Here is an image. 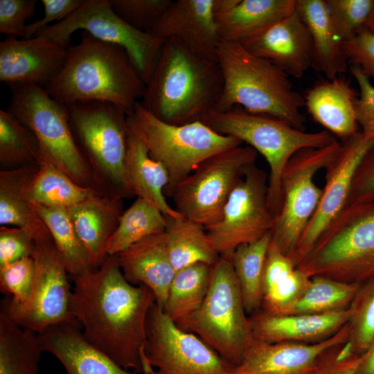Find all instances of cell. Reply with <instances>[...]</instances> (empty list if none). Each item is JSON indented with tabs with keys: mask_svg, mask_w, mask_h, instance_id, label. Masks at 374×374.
Returning a JSON list of instances; mask_svg holds the SVG:
<instances>
[{
	"mask_svg": "<svg viewBox=\"0 0 374 374\" xmlns=\"http://www.w3.org/2000/svg\"><path fill=\"white\" fill-rule=\"evenodd\" d=\"M43 352L38 334L0 310V374H39Z\"/></svg>",
	"mask_w": 374,
	"mask_h": 374,
	"instance_id": "32",
	"label": "cell"
},
{
	"mask_svg": "<svg viewBox=\"0 0 374 374\" xmlns=\"http://www.w3.org/2000/svg\"><path fill=\"white\" fill-rule=\"evenodd\" d=\"M68 46L42 36L0 43V81L10 88L37 84L44 87L61 70Z\"/></svg>",
	"mask_w": 374,
	"mask_h": 374,
	"instance_id": "19",
	"label": "cell"
},
{
	"mask_svg": "<svg viewBox=\"0 0 374 374\" xmlns=\"http://www.w3.org/2000/svg\"><path fill=\"white\" fill-rule=\"evenodd\" d=\"M78 30L123 48L145 84L151 78L166 40L129 25L113 10L110 0H84L81 6L65 19L49 25L35 36L47 37L69 46L72 34Z\"/></svg>",
	"mask_w": 374,
	"mask_h": 374,
	"instance_id": "13",
	"label": "cell"
},
{
	"mask_svg": "<svg viewBox=\"0 0 374 374\" xmlns=\"http://www.w3.org/2000/svg\"><path fill=\"white\" fill-rule=\"evenodd\" d=\"M363 30L374 35V0H373L372 7Z\"/></svg>",
	"mask_w": 374,
	"mask_h": 374,
	"instance_id": "53",
	"label": "cell"
},
{
	"mask_svg": "<svg viewBox=\"0 0 374 374\" xmlns=\"http://www.w3.org/2000/svg\"><path fill=\"white\" fill-rule=\"evenodd\" d=\"M42 161L34 133L8 110H0V164L10 170Z\"/></svg>",
	"mask_w": 374,
	"mask_h": 374,
	"instance_id": "39",
	"label": "cell"
},
{
	"mask_svg": "<svg viewBox=\"0 0 374 374\" xmlns=\"http://www.w3.org/2000/svg\"><path fill=\"white\" fill-rule=\"evenodd\" d=\"M35 242V271L29 299L21 306L12 307L4 297L0 310L22 328L39 334L51 326L76 321L69 310L72 287L69 274L53 238Z\"/></svg>",
	"mask_w": 374,
	"mask_h": 374,
	"instance_id": "16",
	"label": "cell"
},
{
	"mask_svg": "<svg viewBox=\"0 0 374 374\" xmlns=\"http://www.w3.org/2000/svg\"><path fill=\"white\" fill-rule=\"evenodd\" d=\"M350 71L359 89L355 103L358 125L362 132L374 133V85L357 66L350 65Z\"/></svg>",
	"mask_w": 374,
	"mask_h": 374,
	"instance_id": "47",
	"label": "cell"
},
{
	"mask_svg": "<svg viewBox=\"0 0 374 374\" xmlns=\"http://www.w3.org/2000/svg\"><path fill=\"white\" fill-rule=\"evenodd\" d=\"M125 172L128 186L134 196L155 206L166 217H184L166 199L164 190L169 184L166 168L150 157L145 144L130 131Z\"/></svg>",
	"mask_w": 374,
	"mask_h": 374,
	"instance_id": "29",
	"label": "cell"
},
{
	"mask_svg": "<svg viewBox=\"0 0 374 374\" xmlns=\"http://www.w3.org/2000/svg\"><path fill=\"white\" fill-rule=\"evenodd\" d=\"M166 218V244L175 271L197 262L213 265L217 261L220 255L202 225L185 217Z\"/></svg>",
	"mask_w": 374,
	"mask_h": 374,
	"instance_id": "31",
	"label": "cell"
},
{
	"mask_svg": "<svg viewBox=\"0 0 374 374\" xmlns=\"http://www.w3.org/2000/svg\"><path fill=\"white\" fill-rule=\"evenodd\" d=\"M217 61L223 88L215 111L235 106L257 114L283 120L304 130L305 116L301 109L303 97L293 87L289 76L269 61L257 56L239 42L220 40Z\"/></svg>",
	"mask_w": 374,
	"mask_h": 374,
	"instance_id": "4",
	"label": "cell"
},
{
	"mask_svg": "<svg viewBox=\"0 0 374 374\" xmlns=\"http://www.w3.org/2000/svg\"><path fill=\"white\" fill-rule=\"evenodd\" d=\"M271 240L269 232L256 241L240 245L231 255L245 311L250 315L261 308L262 274Z\"/></svg>",
	"mask_w": 374,
	"mask_h": 374,
	"instance_id": "34",
	"label": "cell"
},
{
	"mask_svg": "<svg viewBox=\"0 0 374 374\" xmlns=\"http://www.w3.org/2000/svg\"><path fill=\"white\" fill-rule=\"evenodd\" d=\"M38 163L0 171V224L25 230L35 241L52 238L29 196Z\"/></svg>",
	"mask_w": 374,
	"mask_h": 374,
	"instance_id": "27",
	"label": "cell"
},
{
	"mask_svg": "<svg viewBox=\"0 0 374 374\" xmlns=\"http://www.w3.org/2000/svg\"><path fill=\"white\" fill-rule=\"evenodd\" d=\"M146 84L126 51L82 31L80 42L69 45L64 65L44 88L64 105L102 101L127 114L142 100Z\"/></svg>",
	"mask_w": 374,
	"mask_h": 374,
	"instance_id": "2",
	"label": "cell"
},
{
	"mask_svg": "<svg viewBox=\"0 0 374 374\" xmlns=\"http://www.w3.org/2000/svg\"><path fill=\"white\" fill-rule=\"evenodd\" d=\"M10 89L7 110L34 133L42 161L55 166L78 185L93 188L91 170L74 139L66 105L37 84Z\"/></svg>",
	"mask_w": 374,
	"mask_h": 374,
	"instance_id": "10",
	"label": "cell"
},
{
	"mask_svg": "<svg viewBox=\"0 0 374 374\" xmlns=\"http://www.w3.org/2000/svg\"><path fill=\"white\" fill-rule=\"evenodd\" d=\"M296 0H238L215 19L220 40L242 42L292 14Z\"/></svg>",
	"mask_w": 374,
	"mask_h": 374,
	"instance_id": "30",
	"label": "cell"
},
{
	"mask_svg": "<svg viewBox=\"0 0 374 374\" xmlns=\"http://www.w3.org/2000/svg\"><path fill=\"white\" fill-rule=\"evenodd\" d=\"M35 247L34 239L25 230L0 226V267L32 256Z\"/></svg>",
	"mask_w": 374,
	"mask_h": 374,
	"instance_id": "46",
	"label": "cell"
},
{
	"mask_svg": "<svg viewBox=\"0 0 374 374\" xmlns=\"http://www.w3.org/2000/svg\"><path fill=\"white\" fill-rule=\"evenodd\" d=\"M28 193L33 203L65 208L98 193L92 188L78 185L60 169L43 161L39 163Z\"/></svg>",
	"mask_w": 374,
	"mask_h": 374,
	"instance_id": "36",
	"label": "cell"
},
{
	"mask_svg": "<svg viewBox=\"0 0 374 374\" xmlns=\"http://www.w3.org/2000/svg\"><path fill=\"white\" fill-rule=\"evenodd\" d=\"M66 105L74 139L91 170L93 188L104 196H134L125 172L130 133L127 112L102 101Z\"/></svg>",
	"mask_w": 374,
	"mask_h": 374,
	"instance_id": "5",
	"label": "cell"
},
{
	"mask_svg": "<svg viewBox=\"0 0 374 374\" xmlns=\"http://www.w3.org/2000/svg\"><path fill=\"white\" fill-rule=\"evenodd\" d=\"M141 358L147 374H232L234 367L197 335L177 326L156 303L148 312Z\"/></svg>",
	"mask_w": 374,
	"mask_h": 374,
	"instance_id": "14",
	"label": "cell"
},
{
	"mask_svg": "<svg viewBox=\"0 0 374 374\" xmlns=\"http://www.w3.org/2000/svg\"><path fill=\"white\" fill-rule=\"evenodd\" d=\"M231 257L212 267L209 289L200 308L181 327L197 335L225 361L238 365L253 339Z\"/></svg>",
	"mask_w": 374,
	"mask_h": 374,
	"instance_id": "9",
	"label": "cell"
},
{
	"mask_svg": "<svg viewBox=\"0 0 374 374\" xmlns=\"http://www.w3.org/2000/svg\"><path fill=\"white\" fill-rule=\"evenodd\" d=\"M222 88L217 62L170 37L165 40L141 103L159 119L184 125L200 121L214 109Z\"/></svg>",
	"mask_w": 374,
	"mask_h": 374,
	"instance_id": "3",
	"label": "cell"
},
{
	"mask_svg": "<svg viewBox=\"0 0 374 374\" xmlns=\"http://www.w3.org/2000/svg\"><path fill=\"white\" fill-rule=\"evenodd\" d=\"M172 0H110L113 10L133 28L150 33Z\"/></svg>",
	"mask_w": 374,
	"mask_h": 374,
	"instance_id": "44",
	"label": "cell"
},
{
	"mask_svg": "<svg viewBox=\"0 0 374 374\" xmlns=\"http://www.w3.org/2000/svg\"><path fill=\"white\" fill-rule=\"evenodd\" d=\"M339 347L330 354L312 374H356L362 359L361 355L339 360L337 359Z\"/></svg>",
	"mask_w": 374,
	"mask_h": 374,
	"instance_id": "51",
	"label": "cell"
},
{
	"mask_svg": "<svg viewBox=\"0 0 374 374\" xmlns=\"http://www.w3.org/2000/svg\"><path fill=\"white\" fill-rule=\"evenodd\" d=\"M38 335L44 352L56 357L67 374H147L115 363L84 338L77 321L51 326Z\"/></svg>",
	"mask_w": 374,
	"mask_h": 374,
	"instance_id": "23",
	"label": "cell"
},
{
	"mask_svg": "<svg viewBox=\"0 0 374 374\" xmlns=\"http://www.w3.org/2000/svg\"><path fill=\"white\" fill-rule=\"evenodd\" d=\"M165 215L147 201L137 197L121 215L118 226L108 241L107 256L116 255L151 235L165 232Z\"/></svg>",
	"mask_w": 374,
	"mask_h": 374,
	"instance_id": "37",
	"label": "cell"
},
{
	"mask_svg": "<svg viewBox=\"0 0 374 374\" xmlns=\"http://www.w3.org/2000/svg\"><path fill=\"white\" fill-rule=\"evenodd\" d=\"M372 202H374V145L356 172L346 206Z\"/></svg>",
	"mask_w": 374,
	"mask_h": 374,
	"instance_id": "49",
	"label": "cell"
},
{
	"mask_svg": "<svg viewBox=\"0 0 374 374\" xmlns=\"http://www.w3.org/2000/svg\"><path fill=\"white\" fill-rule=\"evenodd\" d=\"M268 176L253 163L230 194L222 215L205 228L218 254L231 257L241 244L256 241L271 232L275 215L267 200Z\"/></svg>",
	"mask_w": 374,
	"mask_h": 374,
	"instance_id": "15",
	"label": "cell"
},
{
	"mask_svg": "<svg viewBox=\"0 0 374 374\" xmlns=\"http://www.w3.org/2000/svg\"><path fill=\"white\" fill-rule=\"evenodd\" d=\"M348 338V323L316 343L267 342L253 337L232 374H312Z\"/></svg>",
	"mask_w": 374,
	"mask_h": 374,
	"instance_id": "18",
	"label": "cell"
},
{
	"mask_svg": "<svg viewBox=\"0 0 374 374\" xmlns=\"http://www.w3.org/2000/svg\"><path fill=\"white\" fill-rule=\"evenodd\" d=\"M35 266L32 256L0 267V291L12 307L23 305L33 289Z\"/></svg>",
	"mask_w": 374,
	"mask_h": 374,
	"instance_id": "41",
	"label": "cell"
},
{
	"mask_svg": "<svg viewBox=\"0 0 374 374\" xmlns=\"http://www.w3.org/2000/svg\"><path fill=\"white\" fill-rule=\"evenodd\" d=\"M200 121L220 134L247 143L264 157L269 168L268 205L275 217L281 207V178L290 159L302 150L323 148L336 141L326 130L308 132L283 120L253 114L240 106L224 112L212 110Z\"/></svg>",
	"mask_w": 374,
	"mask_h": 374,
	"instance_id": "6",
	"label": "cell"
},
{
	"mask_svg": "<svg viewBox=\"0 0 374 374\" xmlns=\"http://www.w3.org/2000/svg\"><path fill=\"white\" fill-rule=\"evenodd\" d=\"M37 0H0V33L24 37L26 21L35 13Z\"/></svg>",
	"mask_w": 374,
	"mask_h": 374,
	"instance_id": "45",
	"label": "cell"
},
{
	"mask_svg": "<svg viewBox=\"0 0 374 374\" xmlns=\"http://www.w3.org/2000/svg\"><path fill=\"white\" fill-rule=\"evenodd\" d=\"M130 131L146 146L150 157L160 162L169 175L164 190L170 196L175 186L210 157L242 143L220 134L201 121L184 125L163 121L138 102L127 116Z\"/></svg>",
	"mask_w": 374,
	"mask_h": 374,
	"instance_id": "8",
	"label": "cell"
},
{
	"mask_svg": "<svg viewBox=\"0 0 374 374\" xmlns=\"http://www.w3.org/2000/svg\"><path fill=\"white\" fill-rule=\"evenodd\" d=\"M213 265L197 262L175 272L163 309L181 327L202 305L211 278Z\"/></svg>",
	"mask_w": 374,
	"mask_h": 374,
	"instance_id": "33",
	"label": "cell"
},
{
	"mask_svg": "<svg viewBox=\"0 0 374 374\" xmlns=\"http://www.w3.org/2000/svg\"><path fill=\"white\" fill-rule=\"evenodd\" d=\"M304 103L312 118L343 142L357 134L356 93L343 77L317 82L305 94Z\"/></svg>",
	"mask_w": 374,
	"mask_h": 374,
	"instance_id": "26",
	"label": "cell"
},
{
	"mask_svg": "<svg viewBox=\"0 0 374 374\" xmlns=\"http://www.w3.org/2000/svg\"><path fill=\"white\" fill-rule=\"evenodd\" d=\"M44 8V17L26 26L24 38L35 37L38 32L56 21L60 22L71 15L83 3L84 0H42Z\"/></svg>",
	"mask_w": 374,
	"mask_h": 374,
	"instance_id": "50",
	"label": "cell"
},
{
	"mask_svg": "<svg viewBox=\"0 0 374 374\" xmlns=\"http://www.w3.org/2000/svg\"><path fill=\"white\" fill-rule=\"evenodd\" d=\"M373 145L374 133L359 132L343 142L337 155L326 168V184L319 206L292 257L296 267L346 206L356 172Z\"/></svg>",
	"mask_w": 374,
	"mask_h": 374,
	"instance_id": "17",
	"label": "cell"
},
{
	"mask_svg": "<svg viewBox=\"0 0 374 374\" xmlns=\"http://www.w3.org/2000/svg\"><path fill=\"white\" fill-rule=\"evenodd\" d=\"M361 357L356 374H374V341Z\"/></svg>",
	"mask_w": 374,
	"mask_h": 374,
	"instance_id": "52",
	"label": "cell"
},
{
	"mask_svg": "<svg viewBox=\"0 0 374 374\" xmlns=\"http://www.w3.org/2000/svg\"><path fill=\"white\" fill-rule=\"evenodd\" d=\"M348 310V341L355 354L361 355L374 341V278L359 287Z\"/></svg>",
	"mask_w": 374,
	"mask_h": 374,
	"instance_id": "40",
	"label": "cell"
},
{
	"mask_svg": "<svg viewBox=\"0 0 374 374\" xmlns=\"http://www.w3.org/2000/svg\"><path fill=\"white\" fill-rule=\"evenodd\" d=\"M359 287V283L312 276L303 293L285 314H322L348 309Z\"/></svg>",
	"mask_w": 374,
	"mask_h": 374,
	"instance_id": "38",
	"label": "cell"
},
{
	"mask_svg": "<svg viewBox=\"0 0 374 374\" xmlns=\"http://www.w3.org/2000/svg\"><path fill=\"white\" fill-rule=\"evenodd\" d=\"M341 147L337 140L321 148L296 153L287 163L281 178L282 204L271 231V241L291 258L315 211L323 189L314 177L326 169Z\"/></svg>",
	"mask_w": 374,
	"mask_h": 374,
	"instance_id": "11",
	"label": "cell"
},
{
	"mask_svg": "<svg viewBox=\"0 0 374 374\" xmlns=\"http://www.w3.org/2000/svg\"><path fill=\"white\" fill-rule=\"evenodd\" d=\"M310 277L298 267L288 276L262 290V310L272 314H285L303 293Z\"/></svg>",
	"mask_w": 374,
	"mask_h": 374,
	"instance_id": "42",
	"label": "cell"
},
{
	"mask_svg": "<svg viewBox=\"0 0 374 374\" xmlns=\"http://www.w3.org/2000/svg\"><path fill=\"white\" fill-rule=\"evenodd\" d=\"M240 43L289 77L300 78L312 67L313 46L310 32L295 10L262 32Z\"/></svg>",
	"mask_w": 374,
	"mask_h": 374,
	"instance_id": "20",
	"label": "cell"
},
{
	"mask_svg": "<svg viewBox=\"0 0 374 374\" xmlns=\"http://www.w3.org/2000/svg\"><path fill=\"white\" fill-rule=\"evenodd\" d=\"M254 338L267 342L311 344L328 339L348 321L349 310L322 314H272L262 310L249 317Z\"/></svg>",
	"mask_w": 374,
	"mask_h": 374,
	"instance_id": "22",
	"label": "cell"
},
{
	"mask_svg": "<svg viewBox=\"0 0 374 374\" xmlns=\"http://www.w3.org/2000/svg\"><path fill=\"white\" fill-rule=\"evenodd\" d=\"M258 152L249 145L231 148L202 161L178 183L170 197L175 209L204 228L218 222L230 194Z\"/></svg>",
	"mask_w": 374,
	"mask_h": 374,
	"instance_id": "12",
	"label": "cell"
},
{
	"mask_svg": "<svg viewBox=\"0 0 374 374\" xmlns=\"http://www.w3.org/2000/svg\"><path fill=\"white\" fill-rule=\"evenodd\" d=\"M116 255L125 279L150 289L156 305L163 310L176 272L169 258L164 232L148 236Z\"/></svg>",
	"mask_w": 374,
	"mask_h": 374,
	"instance_id": "25",
	"label": "cell"
},
{
	"mask_svg": "<svg viewBox=\"0 0 374 374\" xmlns=\"http://www.w3.org/2000/svg\"><path fill=\"white\" fill-rule=\"evenodd\" d=\"M325 1L334 27L343 42L363 30L373 4V0Z\"/></svg>",
	"mask_w": 374,
	"mask_h": 374,
	"instance_id": "43",
	"label": "cell"
},
{
	"mask_svg": "<svg viewBox=\"0 0 374 374\" xmlns=\"http://www.w3.org/2000/svg\"><path fill=\"white\" fill-rule=\"evenodd\" d=\"M150 33L164 39L176 37L196 55L217 62L220 38L213 0L173 1Z\"/></svg>",
	"mask_w": 374,
	"mask_h": 374,
	"instance_id": "21",
	"label": "cell"
},
{
	"mask_svg": "<svg viewBox=\"0 0 374 374\" xmlns=\"http://www.w3.org/2000/svg\"><path fill=\"white\" fill-rule=\"evenodd\" d=\"M123 198L98 193L66 208L91 269H98L107 254L109 240L123 213Z\"/></svg>",
	"mask_w": 374,
	"mask_h": 374,
	"instance_id": "24",
	"label": "cell"
},
{
	"mask_svg": "<svg viewBox=\"0 0 374 374\" xmlns=\"http://www.w3.org/2000/svg\"><path fill=\"white\" fill-rule=\"evenodd\" d=\"M343 45L348 61L374 80V35L362 30Z\"/></svg>",
	"mask_w": 374,
	"mask_h": 374,
	"instance_id": "48",
	"label": "cell"
},
{
	"mask_svg": "<svg viewBox=\"0 0 374 374\" xmlns=\"http://www.w3.org/2000/svg\"><path fill=\"white\" fill-rule=\"evenodd\" d=\"M52 236L62 263L71 277L93 271L65 208L33 203Z\"/></svg>",
	"mask_w": 374,
	"mask_h": 374,
	"instance_id": "35",
	"label": "cell"
},
{
	"mask_svg": "<svg viewBox=\"0 0 374 374\" xmlns=\"http://www.w3.org/2000/svg\"><path fill=\"white\" fill-rule=\"evenodd\" d=\"M296 267L345 283L373 279L374 202L345 206Z\"/></svg>",
	"mask_w": 374,
	"mask_h": 374,
	"instance_id": "7",
	"label": "cell"
},
{
	"mask_svg": "<svg viewBox=\"0 0 374 374\" xmlns=\"http://www.w3.org/2000/svg\"><path fill=\"white\" fill-rule=\"evenodd\" d=\"M71 278L69 310L84 338L120 366L143 373L141 353L148 312L156 303L153 292L125 279L116 254L107 256L98 269Z\"/></svg>",
	"mask_w": 374,
	"mask_h": 374,
	"instance_id": "1",
	"label": "cell"
},
{
	"mask_svg": "<svg viewBox=\"0 0 374 374\" xmlns=\"http://www.w3.org/2000/svg\"><path fill=\"white\" fill-rule=\"evenodd\" d=\"M296 10L306 25L312 42V67L327 79L344 73L348 60L343 41L330 17L325 0H296Z\"/></svg>",
	"mask_w": 374,
	"mask_h": 374,
	"instance_id": "28",
	"label": "cell"
}]
</instances>
